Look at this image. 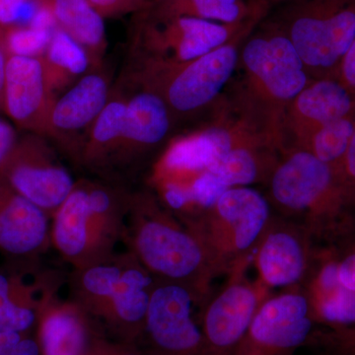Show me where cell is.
<instances>
[{"mask_svg": "<svg viewBox=\"0 0 355 355\" xmlns=\"http://www.w3.org/2000/svg\"><path fill=\"white\" fill-rule=\"evenodd\" d=\"M270 205L315 244L336 247L355 238V211L340 175L313 154L291 148L268 178Z\"/></svg>", "mask_w": 355, "mask_h": 355, "instance_id": "obj_1", "label": "cell"}, {"mask_svg": "<svg viewBox=\"0 0 355 355\" xmlns=\"http://www.w3.org/2000/svg\"><path fill=\"white\" fill-rule=\"evenodd\" d=\"M239 64L245 72L243 108L282 141L284 112L312 80L304 62L286 33L270 20L244 40Z\"/></svg>", "mask_w": 355, "mask_h": 355, "instance_id": "obj_2", "label": "cell"}, {"mask_svg": "<svg viewBox=\"0 0 355 355\" xmlns=\"http://www.w3.org/2000/svg\"><path fill=\"white\" fill-rule=\"evenodd\" d=\"M270 21L291 40L311 78H336L355 39V0H289Z\"/></svg>", "mask_w": 355, "mask_h": 355, "instance_id": "obj_3", "label": "cell"}, {"mask_svg": "<svg viewBox=\"0 0 355 355\" xmlns=\"http://www.w3.org/2000/svg\"><path fill=\"white\" fill-rule=\"evenodd\" d=\"M272 219L268 198L249 187H236L224 191L214 207L190 219L188 225L202 240L220 275L252 260Z\"/></svg>", "mask_w": 355, "mask_h": 355, "instance_id": "obj_4", "label": "cell"}, {"mask_svg": "<svg viewBox=\"0 0 355 355\" xmlns=\"http://www.w3.org/2000/svg\"><path fill=\"white\" fill-rule=\"evenodd\" d=\"M135 249L144 268L158 280L183 284L209 300L210 284L218 275L190 226L183 227L153 205L135 229Z\"/></svg>", "mask_w": 355, "mask_h": 355, "instance_id": "obj_5", "label": "cell"}, {"mask_svg": "<svg viewBox=\"0 0 355 355\" xmlns=\"http://www.w3.org/2000/svg\"><path fill=\"white\" fill-rule=\"evenodd\" d=\"M272 147L275 141L266 128L244 113L239 119L220 116L209 127L173 140L154 168L156 184L189 183L232 149Z\"/></svg>", "mask_w": 355, "mask_h": 355, "instance_id": "obj_6", "label": "cell"}, {"mask_svg": "<svg viewBox=\"0 0 355 355\" xmlns=\"http://www.w3.org/2000/svg\"><path fill=\"white\" fill-rule=\"evenodd\" d=\"M263 20L222 24L187 16L154 17L137 42L142 70L187 64L236 39L247 37Z\"/></svg>", "mask_w": 355, "mask_h": 355, "instance_id": "obj_7", "label": "cell"}, {"mask_svg": "<svg viewBox=\"0 0 355 355\" xmlns=\"http://www.w3.org/2000/svg\"><path fill=\"white\" fill-rule=\"evenodd\" d=\"M247 37L187 64L144 70L142 83L162 96L171 113L190 114L202 110L218 97L234 74L239 65L240 49Z\"/></svg>", "mask_w": 355, "mask_h": 355, "instance_id": "obj_8", "label": "cell"}, {"mask_svg": "<svg viewBox=\"0 0 355 355\" xmlns=\"http://www.w3.org/2000/svg\"><path fill=\"white\" fill-rule=\"evenodd\" d=\"M251 263L236 266L220 291L205 303L200 324L202 355H234L257 311L270 296L258 280L248 279L246 270Z\"/></svg>", "mask_w": 355, "mask_h": 355, "instance_id": "obj_9", "label": "cell"}, {"mask_svg": "<svg viewBox=\"0 0 355 355\" xmlns=\"http://www.w3.org/2000/svg\"><path fill=\"white\" fill-rule=\"evenodd\" d=\"M315 324L309 299L300 287L268 296L234 355H293L308 345Z\"/></svg>", "mask_w": 355, "mask_h": 355, "instance_id": "obj_10", "label": "cell"}, {"mask_svg": "<svg viewBox=\"0 0 355 355\" xmlns=\"http://www.w3.org/2000/svg\"><path fill=\"white\" fill-rule=\"evenodd\" d=\"M0 181L46 214L55 211L76 187L44 140L34 135L14 144L0 165Z\"/></svg>", "mask_w": 355, "mask_h": 355, "instance_id": "obj_11", "label": "cell"}, {"mask_svg": "<svg viewBox=\"0 0 355 355\" xmlns=\"http://www.w3.org/2000/svg\"><path fill=\"white\" fill-rule=\"evenodd\" d=\"M207 302L190 287L159 280L144 322L154 355H202V327L196 322L193 307Z\"/></svg>", "mask_w": 355, "mask_h": 355, "instance_id": "obj_12", "label": "cell"}, {"mask_svg": "<svg viewBox=\"0 0 355 355\" xmlns=\"http://www.w3.org/2000/svg\"><path fill=\"white\" fill-rule=\"evenodd\" d=\"M313 245L297 224L272 217L252 257L258 272L257 280L268 291L300 287L309 277L311 263L316 257Z\"/></svg>", "mask_w": 355, "mask_h": 355, "instance_id": "obj_13", "label": "cell"}, {"mask_svg": "<svg viewBox=\"0 0 355 355\" xmlns=\"http://www.w3.org/2000/svg\"><path fill=\"white\" fill-rule=\"evenodd\" d=\"M352 114L355 96L338 79H312L284 112L282 141L287 133L292 148H301L318 130Z\"/></svg>", "mask_w": 355, "mask_h": 355, "instance_id": "obj_14", "label": "cell"}, {"mask_svg": "<svg viewBox=\"0 0 355 355\" xmlns=\"http://www.w3.org/2000/svg\"><path fill=\"white\" fill-rule=\"evenodd\" d=\"M55 100L41 58L7 57L3 109L18 127L44 135Z\"/></svg>", "mask_w": 355, "mask_h": 355, "instance_id": "obj_15", "label": "cell"}, {"mask_svg": "<svg viewBox=\"0 0 355 355\" xmlns=\"http://www.w3.org/2000/svg\"><path fill=\"white\" fill-rule=\"evenodd\" d=\"M110 99L109 84L99 73L85 74L57 98L51 107L44 135L70 139L90 130Z\"/></svg>", "mask_w": 355, "mask_h": 355, "instance_id": "obj_16", "label": "cell"}, {"mask_svg": "<svg viewBox=\"0 0 355 355\" xmlns=\"http://www.w3.org/2000/svg\"><path fill=\"white\" fill-rule=\"evenodd\" d=\"M318 265L309 275L305 292L315 324L324 329H343L355 324V292L340 284L338 277V252L324 247L317 252Z\"/></svg>", "mask_w": 355, "mask_h": 355, "instance_id": "obj_17", "label": "cell"}, {"mask_svg": "<svg viewBox=\"0 0 355 355\" xmlns=\"http://www.w3.org/2000/svg\"><path fill=\"white\" fill-rule=\"evenodd\" d=\"M48 232L46 212L0 181V250L14 256L37 253Z\"/></svg>", "mask_w": 355, "mask_h": 355, "instance_id": "obj_18", "label": "cell"}, {"mask_svg": "<svg viewBox=\"0 0 355 355\" xmlns=\"http://www.w3.org/2000/svg\"><path fill=\"white\" fill-rule=\"evenodd\" d=\"M171 111L162 96L144 86L127 99L120 149L140 153L164 140L171 127Z\"/></svg>", "mask_w": 355, "mask_h": 355, "instance_id": "obj_19", "label": "cell"}, {"mask_svg": "<svg viewBox=\"0 0 355 355\" xmlns=\"http://www.w3.org/2000/svg\"><path fill=\"white\" fill-rule=\"evenodd\" d=\"M94 226L88 187L76 184L55 210L53 236L58 251L69 260L83 258L93 244Z\"/></svg>", "mask_w": 355, "mask_h": 355, "instance_id": "obj_20", "label": "cell"}, {"mask_svg": "<svg viewBox=\"0 0 355 355\" xmlns=\"http://www.w3.org/2000/svg\"><path fill=\"white\" fill-rule=\"evenodd\" d=\"M268 10L270 7L261 0H164L158 4L154 17L187 16L222 24H238L263 19Z\"/></svg>", "mask_w": 355, "mask_h": 355, "instance_id": "obj_21", "label": "cell"}, {"mask_svg": "<svg viewBox=\"0 0 355 355\" xmlns=\"http://www.w3.org/2000/svg\"><path fill=\"white\" fill-rule=\"evenodd\" d=\"M55 14L58 28L87 51L91 62L102 57L106 49L103 16L88 0H43Z\"/></svg>", "mask_w": 355, "mask_h": 355, "instance_id": "obj_22", "label": "cell"}, {"mask_svg": "<svg viewBox=\"0 0 355 355\" xmlns=\"http://www.w3.org/2000/svg\"><path fill=\"white\" fill-rule=\"evenodd\" d=\"M275 150L270 147H237L219 159L207 171L227 189L268 182L279 160L275 155Z\"/></svg>", "mask_w": 355, "mask_h": 355, "instance_id": "obj_23", "label": "cell"}, {"mask_svg": "<svg viewBox=\"0 0 355 355\" xmlns=\"http://www.w3.org/2000/svg\"><path fill=\"white\" fill-rule=\"evenodd\" d=\"M41 58L46 85L55 99L58 92L83 77L92 64L87 51L60 28L53 32Z\"/></svg>", "mask_w": 355, "mask_h": 355, "instance_id": "obj_24", "label": "cell"}, {"mask_svg": "<svg viewBox=\"0 0 355 355\" xmlns=\"http://www.w3.org/2000/svg\"><path fill=\"white\" fill-rule=\"evenodd\" d=\"M154 286L153 277L146 268L137 266L123 268L107 304L112 305V313L120 323L144 327Z\"/></svg>", "mask_w": 355, "mask_h": 355, "instance_id": "obj_25", "label": "cell"}, {"mask_svg": "<svg viewBox=\"0 0 355 355\" xmlns=\"http://www.w3.org/2000/svg\"><path fill=\"white\" fill-rule=\"evenodd\" d=\"M40 338L44 355H83L87 331L78 311L58 308L44 316Z\"/></svg>", "mask_w": 355, "mask_h": 355, "instance_id": "obj_26", "label": "cell"}, {"mask_svg": "<svg viewBox=\"0 0 355 355\" xmlns=\"http://www.w3.org/2000/svg\"><path fill=\"white\" fill-rule=\"evenodd\" d=\"M125 107L127 99L121 96L110 98L86 137L85 155L89 160H101L102 157L121 148Z\"/></svg>", "mask_w": 355, "mask_h": 355, "instance_id": "obj_27", "label": "cell"}, {"mask_svg": "<svg viewBox=\"0 0 355 355\" xmlns=\"http://www.w3.org/2000/svg\"><path fill=\"white\" fill-rule=\"evenodd\" d=\"M354 125L355 114L333 121L313 133L301 149L307 150L322 162L331 166L340 177Z\"/></svg>", "mask_w": 355, "mask_h": 355, "instance_id": "obj_28", "label": "cell"}, {"mask_svg": "<svg viewBox=\"0 0 355 355\" xmlns=\"http://www.w3.org/2000/svg\"><path fill=\"white\" fill-rule=\"evenodd\" d=\"M53 34L29 26L0 27V48L7 57L42 58Z\"/></svg>", "mask_w": 355, "mask_h": 355, "instance_id": "obj_29", "label": "cell"}, {"mask_svg": "<svg viewBox=\"0 0 355 355\" xmlns=\"http://www.w3.org/2000/svg\"><path fill=\"white\" fill-rule=\"evenodd\" d=\"M123 268L118 265L101 263L89 268L81 279L83 291L91 299L108 303L120 279Z\"/></svg>", "mask_w": 355, "mask_h": 355, "instance_id": "obj_30", "label": "cell"}, {"mask_svg": "<svg viewBox=\"0 0 355 355\" xmlns=\"http://www.w3.org/2000/svg\"><path fill=\"white\" fill-rule=\"evenodd\" d=\"M307 345L323 355H355V324L349 328L315 330Z\"/></svg>", "mask_w": 355, "mask_h": 355, "instance_id": "obj_31", "label": "cell"}, {"mask_svg": "<svg viewBox=\"0 0 355 355\" xmlns=\"http://www.w3.org/2000/svg\"><path fill=\"white\" fill-rule=\"evenodd\" d=\"M36 312L23 298L11 299L0 306V333L23 334L36 322Z\"/></svg>", "mask_w": 355, "mask_h": 355, "instance_id": "obj_32", "label": "cell"}, {"mask_svg": "<svg viewBox=\"0 0 355 355\" xmlns=\"http://www.w3.org/2000/svg\"><path fill=\"white\" fill-rule=\"evenodd\" d=\"M42 0H0V27L29 26Z\"/></svg>", "mask_w": 355, "mask_h": 355, "instance_id": "obj_33", "label": "cell"}, {"mask_svg": "<svg viewBox=\"0 0 355 355\" xmlns=\"http://www.w3.org/2000/svg\"><path fill=\"white\" fill-rule=\"evenodd\" d=\"M340 179L350 205L355 211V125L349 149L343 160Z\"/></svg>", "mask_w": 355, "mask_h": 355, "instance_id": "obj_34", "label": "cell"}, {"mask_svg": "<svg viewBox=\"0 0 355 355\" xmlns=\"http://www.w3.org/2000/svg\"><path fill=\"white\" fill-rule=\"evenodd\" d=\"M338 277L343 287L355 292V246L343 256H338Z\"/></svg>", "mask_w": 355, "mask_h": 355, "instance_id": "obj_35", "label": "cell"}, {"mask_svg": "<svg viewBox=\"0 0 355 355\" xmlns=\"http://www.w3.org/2000/svg\"><path fill=\"white\" fill-rule=\"evenodd\" d=\"M102 16H111L125 12L142 6L144 0H88Z\"/></svg>", "mask_w": 355, "mask_h": 355, "instance_id": "obj_36", "label": "cell"}, {"mask_svg": "<svg viewBox=\"0 0 355 355\" xmlns=\"http://www.w3.org/2000/svg\"><path fill=\"white\" fill-rule=\"evenodd\" d=\"M336 79L355 96V39L340 62Z\"/></svg>", "mask_w": 355, "mask_h": 355, "instance_id": "obj_37", "label": "cell"}, {"mask_svg": "<svg viewBox=\"0 0 355 355\" xmlns=\"http://www.w3.org/2000/svg\"><path fill=\"white\" fill-rule=\"evenodd\" d=\"M29 27L41 30V31L49 32L51 34H53V32L58 29L57 19H55V14L51 10L48 2L42 0L41 6H40L38 10L33 17Z\"/></svg>", "mask_w": 355, "mask_h": 355, "instance_id": "obj_38", "label": "cell"}, {"mask_svg": "<svg viewBox=\"0 0 355 355\" xmlns=\"http://www.w3.org/2000/svg\"><path fill=\"white\" fill-rule=\"evenodd\" d=\"M15 144V130L9 123L0 119V165L2 164Z\"/></svg>", "mask_w": 355, "mask_h": 355, "instance_id": "obj_39", "label": "cell"}, {"mask_svg": "<svg viewBox=\"0 0 355 355\" xmlns=\"http://www.w3.org/2000/svg\"><path fill=\"white\" fill-rule=\"evenodd\" d=\"M41 347L36 340L23 336L15 347L6 355H40Z\"/></svg>", "mask_w": 355, "mask_h": 355, "instance_id": "obj_40", "label": "cell"}, {"mask_svg": "<svg viewBox=\"0 0 355 355\" xmlns=\"http://www.w3.org/2000/svg\"><path fill=\"white\" fill-rule=\"evenodd\" d=\"M15 298H22L17 293L15 284H13L6 275L0 273V306Z\"/></svg>", "mask_w": 355, "mask_h": 355, "instance_id": "obj_41", "label": "cell"}, {"mask_svg": "<svg viewBox=\"0 0 355 355\" xmlns=\"http://www.w3.org/2000/svg\"><path fill=\"white\" fill-rule=\"evenodd\" d=\"M23 335L16 333H0V355H6L22 340Z\"/></svg>", "mask_w": 355, "mask_h": 355, "instance_id": "obj_42", "label": "cell"}, {"mask_svg": "<svg viewBox=\"0 0 355 355\" xmlns=\"http://www.w3.org/2000/svg\"><path fill=\"white\" fill-rule=\"evenodd\" d=\"M7 55L0 48V109H3L4 84H6V69Z\"/></svg>", "mask_w": 355, "mask_h": 355, "instance_id": "obj_43", "label": "cell"}, {"mask_svg": "<svg viewBox=\"0 0 355 355\" xmlns=\"http://www.w3.org/2000/svg\"><path fill=\"white\" fill-rule=\"evenodd\" d=\"M261 1L265 2L266 6L270 8L272 6H282L289 0H261Z\"/></svg>", "mask_w": 355, "mask_h": 355, "instance_id": "obj_44", "label": "cell"}, {"mask_svg": "<svg viewBox=\"0 0 355 355\" xmlns=\"http://www.w3.org/2000/svg\"><path fill=\"white\" fill-rule=\"evenodd\" d=\"M144 1H146V0H144ZM148 1H153V2H155V3H161V2L162 1H164V0H148Z\"/></svg>", "mask_w": 355, "mask_h": 355, "instance_id": "obj_45", "label": "cell"}]
</instances>
